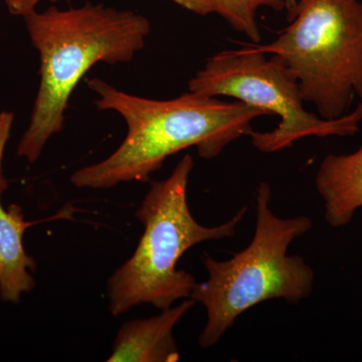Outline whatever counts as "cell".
Returning a JSON list of instances; mask_svg holds the SVG:
<instances>
[{
    "label": "cell",
    "mask_w": 362,
    "mask_h": 362,
    "mask_svg": "<svg viewBox=\"0 0 362 362\" xmlns=\"http://www.w3.org/2000/svg\"><path fill=\"white\" fill-rule=\"evenodd\" d=\"M88 87L97 94V109L122 117L127 134L110 156L71 175V182L78 188L108 189L130 181L147 182L168 157L189 147H195L202 158L213 159L249 135L257 118L270 116L243 102L190 90L175 99L153 100L128 94L98 78L88 81Z\"/></svg>",
    "instance_id": "1"
},
{
    "label": "cell",
    "mask_w": 362,
    "mask_h": 362,
    "mask_svg": "<svg viewBox=\"0 0 362 362\" xmlns=\"http://www.w3.org/2000/svg\"><path fill=\"white\" fill-rule=\"evenodd\" d=\"M28 37L40 56V87L18 156L32 164L64 129L74 90L98 63H128L145 45L150 23L142 14L87 2L26 13Z\"/></svg>",
    "instance_id": "2"
},
{
    "label": "cell",
    "mask_w": 362,
    "mask_h": 362,
    "mask_svg": "<svg viewBox=\"0 0 362 362\" xmlns=\"http://www.w3.org/2000/svg\"><path fill=\"white\" fill-rule=\"evenodd\" d=\"M194 158L187 154L171 175L150 182L148 192L136 211L144 232L135 252L108 281L109 309L119 316L141 304L159 310L187 299L197 288L192 274L177 269L181 257L201 243L230 239L244 220L247 206L216 226L195 221L187 202V187Z\"/></svg>",
    "instance_id": "3"
},
{
    "label": "cell",
    "mask_w": 362,
    "mask_h": 362,
    "mask_svg": "<svg viewBox=\"0 0 362 362\" xmlns=\"http://www.w3.org/2000/svg\"><path fill=\"white\" fill-rule=\"evenodd\" d=\"M272 190L261 182L256 192V228L243 251L226 261L204 252L202 263L207 280L199 283L192 299L206 311L199 335L204 349L220 341L226 331L247 310L273 299L296 304L310 296L315 274L301 256L288 255L295 240L311 230L308 216L279 218L271 209Z\"/></svg>",
    "instance_id": "4"
},
{
    "label": "cell",
    "mask_w": 362,
    "mask_h": 362,
    "mask_svg": "<svg viewBox=\"0 0 362 362\" xmlns=\"http://www.w3.org/2000/svg\"><path fill=\"white\" fill-rule=\"evenodd\" d=\"M287 21L270 44L250 45L285 62L321 118L346 115L362 100L361 0H297Z\"/></svg>",
    "instance_id": "5"
},
{
    "label": "cell",
    "mask_w": 362,
    "mask_h": 362,
    "mask_svg": "<svg viewBox=\"0 0 362 362\" xmlns=\"http://www.w3.org/2000/svg\"><path fill=\"white\" fill-rule=\"evenodd\" d=\"M258 51L250 44L223 51L207 59L188 83L190 92L209 97H228L280 117L273 131L249 133L255 148L273 153L314 136L349 137L361 130L362 103L337 119H324L305 109L299 82L291 69L275 54Z\"/></svg>",
    "instance_id": "6"
},
{
    "label": "cell",
    "mask_w": 362,
    "mask_h": 362,
    "mask_svg": "<svg viewBox=\"0 0 362 362\" xmlns=\"http://www.w3.org/2000/svg\"><path fill=\"white\" fill-rule=\"evenodd\" d=\"M197 302L183 299L157 315L127 321L121 326L108 362H177L180 354L173 329Z\"/></svg>",
    "instance_id": "7"
},
{
    "label": "cell",
    "mask_w": 362,
    "mask_h": 362,
    "mask_svg": "<svg viewBox=\"0 0 362 362\" xmlns=\"http://www.w3.org/2000/svg\"><path fill=\"white\" fill-rule=\"evenodd\" d=\"M315 185L328 225H349L362 207V145L354 153L326 156L317 171Z\"/></svg>",
    "instance_id": "8"
},
{
    "label": "cell",
    "mask_w": 362,
    "mask_h": 362,
    "mask_svg": "<svg viewBox=\"0 0 362 362\" xmlns=\"http://www.w3.org/2000/svg\"><path fill=\"white\" fill-rule=\"evenodd\" d=\"M30 226L33 223L25 221L20 206L13 204L6 209L0 201V298L2 301L18 303L21 295L35 288L32 272L37 269V264L23 246V235Z\"/></svg>",
    "instance_id": "9"
},
{
    "label": "cell",
    "mask_w": 362,
    "mask_h": 362,
    "mask_svg": "<svg viewBox=\"0 0 362 362\" xmlns=\"http://www.w3.org/2000/svg\"><path fill=\"white\" fill-rule=\"evenodd\" d=\"M211 8L223 18L233 30L246 35L252 44H259L261 32L257 13L262 7L275 11L286 9V0H204Z\"/></svg>",
    "instance_id": "10"
},
{
    "label": "cell",
    "mask_w": 362,
    "mask_h": 362,
    "mask_svg": "<svg viewBox=\"0 0 362 362\" xmlns=\"http://www.w3.org/2000/svg\"><path fill=\"white\" fill-rule=\"evenodd\" d=\"M7 9L13 16H23L26 13L37 9V4L42 0H4ZM51 2H58L61 0H49ZM70 1V0H65Z\"/></svg>",
    "instance_id": "11"
},
{
    "label": "cell",
    "mask_w": 362,
    "mask_h": 362,
    "mask_svg": "<svg viewBox=\"0 0 362 362\" xmlns=\"http://www.w3.org/2000/svg\"><path fill=\"white\" fill-rule=\"evenodd\" d=\"M11 122H13V121L7 118V117H0V192H2L8 187V183H7L6 178L1 175V158L7 138H8Z\"/></svg>",
    "instance_id": "12"
},
{
    "label": "cell",
    "mask_w": 362,
    "mask_h": 362,
    "mask_svg": "<svg viewBox=\"0 0 362 362\" xmlns=\"http://www.w3.org/2000/svg\"><path fill=\"white\" fill-rule=\"evenodd\" d=\"M176 4L199 16L211 13V8L204 0H173Z\"/></svg>",
    "instance_id": "13"
},
{
    "label": "cell",
    "mask_w": 362,
    "mask_h": 362,
    "mask_svg": "<svg viewBox=\"0 0 362 362\" xmlns=\"http://www.w3.org/2000/svg\"><path fill=\"white\" fill-rule=\"evenodd\" d=\"M297 0H286V11H290L296 4Z\"/></svg>",
    "instance_id": "14"
}]
</instances>
